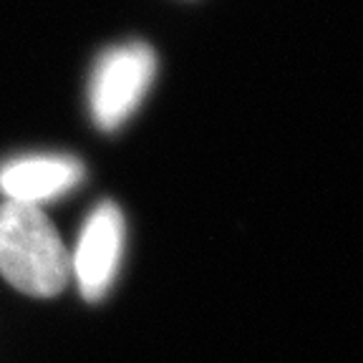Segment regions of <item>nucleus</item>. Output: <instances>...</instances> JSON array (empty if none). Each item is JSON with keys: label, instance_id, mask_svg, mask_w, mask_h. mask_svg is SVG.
<instances>
[{"label": "nucleus", "instance_id": "f257e3e1", "mask_svg": "<svg viewBox=\"0 0 363 363\" xmlns=\"http://www.w3.org/2000/svg\"><path fill=\"white\" fill-rule=\"evenodd\" d=\"M0 275L33 298H53L71 278V255L38 204H0Z\"/></svg>", "mask_w": 363, "mask_h": 363}, {"label": "nucleus", "instance_id": "f03ea898", "mask_svg": "<svg viewBox=\"0 0 363 363\" xmlns=\"http://www.w3.org/2000/svg\"><path fill=\"white\" fill-rule=\"evenodd\" d=\"M157 71V58L147 43L113 45L96 61L89 84L91 116L111 131L129 119L147 96Z\"/></svg>", "mask_w": 363, "mask_h": 363}, {"label": "nucleus", "instance_id": "7ed1b4c3", "mask_svg": "<svg viewBox=\"0 0 363 363\" xmlns=\"http://www.w3.org/2000/svg\"><path fill=\"white\" fill-rule=\"evenodd\" d=\"M124 252V217L113 202L94 207L84 222L79 245L71 257V275L79 280V290L89 303L101 301L108 293Z\"/></svg>", "mask_w": 363, "mask_h": 363}, {"label": "nucleus", "instance_id": "20e7f679", "mask_svg": "<svg viewBox=\"0 0 363 363\" xmlns=\"http://www.w3.org/2000/svg\"><path fill=\"white\" fill-rule=\"evenodd\" d=\"M84 177V167L61 154H35L13 159L0 169V192L11 202L38 204L61 197Z\"/></svg>", "mask_w": 363, "mask_h": 363}]
</instances>
